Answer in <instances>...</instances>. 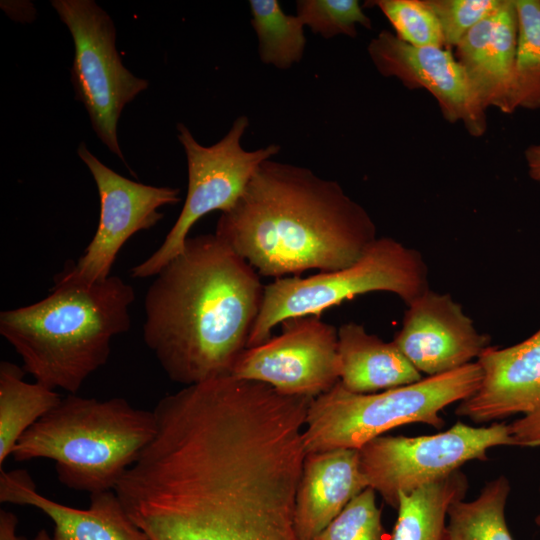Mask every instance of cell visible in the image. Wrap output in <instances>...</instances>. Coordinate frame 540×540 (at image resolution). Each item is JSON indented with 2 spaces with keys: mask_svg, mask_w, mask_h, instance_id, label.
I'll return each mask as SVG.
<instances>
[{
  "mask_svg": "<svg viewBox=\"0 0 540 540\" xmlns=\"http://www.w3.org/2000/svg\"><path fill=\"white\" fill-rule=\"evenodd\" d=\"M264 288L260 274L215 233L188 237L147 289L144 342L175 383L230 375Z\"/></svg>",
  "mask_w": 540,
  "mask_h": 540,
  "instance_id": "6da1fadb",
  "label": "cell"
},
{
  "mask_svg": "<svg viewBox=\"0 0 540 540\" xmlns=\"http://www.w3.org/2000/svg\"><path fill=\"white\" fill-rule=\"evenodd\" d=\"M368 212L340 184L310 169L263 162L215 234L259 274L275 279L345 268L377 239Z\"/></svg>",
  "mask_w": 540,
  "mask_h": 540,
  "instance_id": "7a4b0ae2",
  "label": "cell"
},
{
  "mask_svg": "<svg viewBox=\"0 0 540 540\" xmlns=\"http://www.w3.org/2000/svg\"><path fill=\"white\" fill-rule=\"evenodd\" d=\"M134 300V288L119 276L55 282L42 300L1 311L0 334L36 382L76 394L107 363L112 339L130 329Z\"/></svg>",
  "mask_w": 540,
  "mask_h": 540,
  "instance_id": "3957f363",
  "label": "cell"
},
{
  "mask_svg": "<svg viewBox=\"0 0 540 540\" xmlns=\"http://www.w3.org/2000/svg\"><path fill=\"white\" fill-rule=\"evenodd\" d=\"M156 429L153 410L125 398L68 394L19 438L11 456L53 460L61 484L94 494L115 489Z\"/></svg>",
  "mask_w": 540,
  "mask_h": 540,
  "instance_id": "277c9868",
  "label": "cell"
},
{
  "mask_svg": "<svg viewBox=\"0 0 540 540\" xmlns=\"http://www.w3.org/2000/svg\"><path fill=\"white\" fill-rule=\"evenodd\" d=\"M482 370L471 362L443 374L370 394L353 393L338 382L313 398L303 432L306 454L327 450L359 449L398 426L422 423L440 429V412L478 389Z\"/></svg>",
  "mask_w": 540,
  "mask_h": 540,
  "instance_id": "5b68a950",
  "label": "cell"
},
{
  "mask_svg": "<svg viewBox=\"0 0 540 540\" xmlns=\"http://www.w3.org/2000/svg\"><path fill=\"white\" fill-rule=\"evenodd\" d=\"M429 290L422 255L390 237L377 238L351 265L308 277H282L265 285L247 348L270 339L273 328L295 317L316 315L358 295L385 291L407 305Z\"/></svg>",
  "mask_w": 540,
  "mask_h": 540,
  "instance_id": "8992f818",
  "label": "cell"
},
{
  "mask_svg": "<svg viewBox=\"0 0 540 540\" xmlns=\"http://www.w3.org/2000/svg\"><path fill=\"white\" fill-rule=\"evenodd\" d=\"M248 125V117L239 116L220 141L203 146L183 123L177 124V137L187 159L186 198L176 222L160 247L131 268L133 278L155 276L183 250L189 231L197 221L212 211L222 213L232 208L260 165L279 153L280 146L277 144L254 151L245 150L241 138Z\"/></svg>",
  "mask_w": 540,
  "mask_h": 540,
  "instance_id": "52a82bcc",
  "label": "cell"
},
{
  "mask_svg": "<svg viewBox=\"0 0 540 540\" xmlns=\"http://www.w3.org/2000/svg\"><path fill=\"white\" fill-rule=\"evenodd\" d=\"M51 5L74 42L70 72L75 98L87 110L100 141L129 168L118 142V120L125 105L149 82L122 64L114 23L95 1L53 0Z\"/></svg>",
  "mask_w": 540,
  "mask_h": 540,
  "instance_id": "ba28073f",
  "label": "cell"
},
{
  "mask_svg": "<svg viewBox=\"0 0 540 540\" xmlns=\"http://www.w3.org/2000/svg\"><path fill=\"white\" fill-rule=\"evenodd\" d=\"M504 445L518 446L507 424L473 427L457 422L433 435L379 436L358 452L368 487L396 509L401 492L440 480L468 461H486L489 449Z\"/></svg>",
  "mask_w": 540,
  "mask_h": 540,
  "instance_id": "9c48e42d",
  "label": "cell"
},
{
  "mask_svg": "<svg viewBox=\"0 0 540 540\" xmlns=\"http://www.w3.org/2000/svg\"><path fill=\"white\" fill-rule=\"evenodd\" d=\"M78 156L97 186L100 216L96 232L77 262L66 264L55 282L92 284L109 277L123 245L137 232L149 230L162 218L159 208L180 201V190L156 187L125 178L104 165L84 142Z\"/></svg>",
  "mask_w": 540,
  "mask_h": 540,
  "instance_id": "30bf717a",
  "label": "cell"
},
{
  "mask_svg": "<svg viewBox=\"0 0 540 540\" xmlns=\"http://www.w3.org/2000/svg\"><path fill=\"white\" fill-rule=\"evenodd\" d=\"M280 335L246 348L230 375L290 396L315 398L340 380L338 330L319 316L287 319Z\"/></svg>",
  "mask_w": 540,
  "mask_h": 540,
  "instance_id": "8fae6325",
  "label": "cell"
},
{
  "mask_svg": "<svg viewBox=\"0 0 540 540\" xmlns=\"http://www.w3.org/2000/svg\"><path fill=\"white\" fill-rule=\"evenodd\" d=\"M367 51L382 76L396 78L409 89H425L446 121L463 124L471 136L485 134L487 110L450 50L413 46L382 30L370 41Z\"/></svg>",
  "mask_w": 540,
  "mask_h": 540,
  "instance_id": "7c38bea8",
  "label": "cell"
},
{
  "mask_svg": "<svg viewBox=\"0 0 540 540\" xmlns=\"http://www.w3.org/2000/svg\"><path fill=\"white\" fill-rule=\"evenodd\" d=\"M476 362L482 370L480 385L455 414L475 423L522 414L518 428L540 440V328L513 346H489Z\"/></svg>",
  "mask_w": 540,
  "mask_h": 540,
  "instance_id": "4fadbf2b",
  "label": "cell"
},
{
  "mask_svg": "<svg viewBox=\"0 0 540 540\" xmlns=\"http://www.w3.org/2000/svg\"><path fill=\"white\" fill-rule=\"evenodd\" d=\"M407 306L393 342L427 377L467 365L490 346L449 294L428 290Z\"/></svg>",
  "mask_w": 540,
  "mask_h": 540,
  "instance_id": "5bb4252c",
  "label": "cell"
},
{
  "mask_svg": "<svg viewBox=\"0 0 540 540\" xmlns=\"http://www.w3.org/2000/svg\"><path fill=\"white\" fill-rule=\"evenodd\" d=\"M517 30L514 0H503L496 12L472 28L455 47V58L485 110L494 107L511 114L517 109Z\"/></svg>",
  "mask_w": 540,
  "mask_h": 540,
  "instance_id": "9a60e30c",
  "label": "cell"
},
{
  "mask_svg": "<svg viewBox=\"0 0 540 540\" xmlns=\"http://www.w3.org/2000/svg\"><path fill=\"white\" fill-rule=\"evenodd\" d=\"M0 502L39 509L54 523L52 540H149L114 490L90 494L87 509L73 508L38 493L25 470L2 469Z\"/></svg>",
  "mask_w": 540,
  "mask_h": 540,
  "instance_id": "2e32d148",
  "label": "cell"
},
{
  "mask_svg": "<svg viewBox=\"0 0 540 540\" xmlns=\"http://www.w3.org/2000/svg\"><path fill=\"white\" fill-rule=\"evenodd\" d=\"M367 487L358 449L307 453L295 502L299 540H313Z\"/></svg>",
  "mask_w": 540,
  "mask_h": 540,
  "instance_id": "e0dca14e",
  "label": "cell"
},
{
  "mask_svg": "<svg viewBox=\"0 0 540 540\" xmlns=\"http://www.w3.org/2000/svg\"><path fill=\"white\" fill-rule=\"evenodd\" d=\"M338 355L339 382L353 393H376L422 379L393 341L385 342L355 322L339 327Z\"/></svg>",
  "mask_w": 540,
  "mask_h": 540,
  "instance_id": "ac0fdd59",
  "label": "cell"
},
{
  "mask_svg": "<svg viewBox=\"0 0 540 540\" xmlns=\"http://www.w3.org/2000/svg\"><path fill=\"white\" fill-rule=\"evenodd\" d=\"M468 489L459 469L398 497L397 518L388 540H449L447 513Z\"/></svg>",
  "mask_w": 540,
  "mask_h": 540,
  "instance_id": "d6986e66",
  "label": "cell"
},
{
  "mask_svg": "<svg viewBox=\"0 0 540 540\" xmlns=\"http://www.w3.org/2000/svg\"><path fill=\"white\" fill-rule=\"evenodd\" d=\"M25 370L0 363V470L19 438L56 407L62 397L41 383L24 381Z\"/></svg>",
  "mask_w": 540,
  "mask_h": 540,
  "instance_id": "ffe728a7",
  "label": "cell"
},
{
  "mask_svg": "<svg viewBox=\"0 0 540 540\" xmlns=\"http://www.w3.org/2000/svg\"><path fill=\"white\" fill-rule=\"evenodd\" d=\"M510 490L501 475L487 482L476 499L454 502L447 513L449 540H513L505 519Z\"/></svg>",
  "mask_w": 540,
  "mask_h": 540,
  "instance_id": "44dd1931",
  "label": "cell"
},
{
  "mask_svg": "<svg viewBox=\"0 0 540 540\" xmlns=\"http://www.w3.org/2000/svg\"><path fill=\"white\" fill-rule=\"evenodd\" d=\"M251 24L258 38L260 60L289 69L304 54V25L297 15L286 14L278 0H250Z\"/></svg>",
  "mask_w": 540,
  "mask_h": 540,
  "instance_id": "7402d4cb",
  "label": "cell"
},
{
  "mask_svg": "<svg viewBox=\"0 0 540 540\" xmlns=\"http://www.w3.org/2000/svg\"><path fill=\"white\" fill-rule=\"evenodd\" d=\"M517 12L516 106L540 108V0H514Z\"/></svg>",
  "mask_w": 540,
  "mask_h": 540,
  "instance_id": "603a6c76",
  "label": "cell"
},
{
  "mask_svg": "<svg viewBox=\"0 0 540 540\" xmlns=\"http://www.w3.org/2000/svg\"><path fill=\"white\" fill-rule=\"evenodd\" d=\"M368 3L381 10L402 41L417 47L445 46L439 20L425 0H376Z\"/></svg>",
  "mask_w": 540,
  "mask_h": 540,
  "instance_id": "cb8c5ba5",
  "label": "cell"
},
{
  "mask_svg": "<svg viewBox=\"0 0 540 540\" xmlns=\"http://www.w3.org/2000/svg\"><path fill=\"white\" fill-rule=\"evenodd\" d=\"M297 17L304 26L324 38L356 37L357 26L371 29V19L357 0H298Z\"/></svg>",
  "mask_w": 540,
  "mask_h": 540,
  "instance_id": "d4e9b609",
  "label": "cell"
},
{
  "mask_svg": "<svg viewBox=\"0 0 540 540\" xmlns=\"http://www.w3.org/2000/svg\"><path fill=\"white\" fill-rule=\"evenodd\" d=\"M382 511L376 504V492L367 487L313 540H385Z\"/></svg>",
  "mask_w": 540,
  "mask_h": 540,
  "instance_id": "484cf974",
  "label": "cell"
},
{
  "mask_svg": "<svg viewBox=\"0 0 540 540\" xmlns=\"http://www.w3.org/2000/svg\"><path fill=\"white\" fill-rule=\"evenodd\" d=\"M437 16L445 46L456 47L466 34L493 14L503 0H425Z\"/></svg>",
  "mask_w": 540,
  "mask_h": 540,
  "instance_id": "4316f807",
  "label": "cell"
},
{
  "mask_svg": "<svg viewBox=\"0 0 540 540\" xmlns=\"http://www.w3.org/2000/svg\"><path fill=\"white\" fill-rule=\"evenodd\" d=\"M17 524L18 518L13 512L1 509L0 540H26L25 537L17 535Z\"/></svg>",
  "mask_w": 540,
  "mask_h": 540,
  "instance_id": "83f0119b",
  "label": "cell"
},
{
  "mask_svg": "<svg viewBox=\"0 0 540 540\" xmlns=\"http://www.w3.org/2000/svg\"><path fill=\"white\" fill-rule=\"evenodd\" d=\"M524 158L530 178L540 185V144L528 146Z\"/></svg>",
  "mask_w": 540,
  "mask_h": 540,
  "instance_id": "f1b7e54d",
  "label": "cell"
},
{
  "mask_svg": "<svg viewBox=\"0 0 540 540\" xmlns=\"http://www.w3.org/2000/svg\"><path fill=\"white\" fill-rule=\"evenodd\" d=\"M33 540H52V536L48 533L47 530L41 529L38 531V533L35 535Z\"/></svg>",
  "mask_w": 540,
  "mask_h": 540,
  "instance_id": "f546056e",
  "label": "cell"
},
{
  "mask_svg": "<svg viewBox=\"0 0 540 540\" xmlns=\"http://www.w3.org/2000/svg\"><path fill=\"white\" fill-rule=\"evenodd\" d=\"M540 490V486H539ZM535 523L540 527V513L535 517Z\"/></svg>",
  "mask_w": 540,
  "mask_h": 540,
  "instance_id": "4dcf8cb0",
  "label": "cell"
}]
</instances>
